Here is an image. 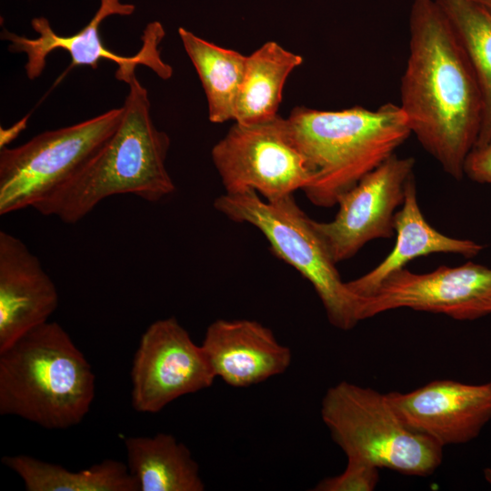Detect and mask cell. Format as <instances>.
<instances>
[{"label":"cell","mask_w":491,"mask_h":491,"mask_svg":"<svg viewBox=\"0 0 491 491\" xmlns=\"http://www.w3.org/2000/svg\"><path fill=\"white\" fill-rule=\"evenodd\" d=\"M399 105L424 149L461 180L477 141L482 96L466 51L435 0L412 2Z\"/></svg>","instance_id":"1"},{"label":"cell","mask_w":491,"mask_h":491,"mask_svg":"<svg viewBox=\"0 0 491 491\" xmlns=\"http://www.w3.org/2000/svg\"><path fill=\"white\" fill-rule=\"evenodd\" d=\"M123 108L117 128L103 147L35 210L75 224L112 195L132 194L155 203L175 191L165 166L170 138L154 125L147 90L136 76L128 84Z\"/></svg>","instance_id":"2"},{"label":"cell","mask_w":491,"mask_h":491,"mask_svg":"<svg viewBox=\"0 0 491 491\" xmlns=\"http://www.w3.org/2000/svg\"><path fill=\"white\" fill-rule=\"evenodd\" d=\"M290 135L308 161L314 177L303 190L315 205L331 207L409 137L400 105L376 110L356 105L329 111L295 107L286 118Z\"/></svg>","instance_id":"3"},{"label":"cell","mask_w":491,"mask_h":491,"mask_svg":"<svg viewBox=\"0 0 491 491\" xmlns=\"http://www.w3.org/2000/svg\"><path fill=\"white\" fill-rule=\"evenodd\" d=\"M95 381L91 365L67 332L47 321L0 352V415L67 429L88 414Z\"/></svg>","instance_id":"4"},{"label":"cell","mask_w":491,"mask_h":491,"mask_svg":"<svg viewBox=\"0 0 491 491\" xmlns=\"http://www.w3.org/2000/svg\"><path fill=\"white\" fill-rule=\"evenodd\" d=\"M214 207L232 221L257 228L273 254L313 286L333 326L346 331L360 322V297L342 280L314 220L294 195L266 201L252 189L225 192L215 198Z\"/></svg>","instance_id":"5"},{"label":"cell","mask_w":491,"mask_h":491,"mask_svg":"<svg viewBox=\"0 0 491 491\" xmlns=\"http://www.w3.org/2000/svg\"><path fill=\"white\" fill-rule=\"evenodd\" d=\"M321 417L347 458L407 476H427L443 460V447L409 428L386 394L347 381L329 387Z\"/></svg>","instance_id":"6"},{"label":"cell","mask_w":491,"mask_h":491,"mask_svg":"<svg viewBox=\"0 0 491 491\" xmlns=\"http://www.w3.org/2000/svg\"><path fill=\"white\" fill-rule=\"evenodd\" d=\"M123 105L77 124L43 132L0 151V215L35 205L70 180L117 128Z\"/></svg>","instance_id":"7"},{"label":"cell","mask_w":491,"mask_h":491,"mask_svg":"<svg viewBox=\"0 0 491 491\" xmlns=\"http://www.w3.org/2000/svg\"><path fill=\"white\" fill-rule=\"evenodd\" d=\"M211 156L226 193L252 189L266 201L304 190L314 177L279 115L250 125L235 122Z\"/></svg>","instance_id":"8"},{"label":"cell","mask_w":491,"mask_h":491,"mask_svg":"<svg viewBox=\"0 0 491 491\" xmlns=\"http://www.w3.org/2000/svg\"><path fill=\"white\" fill-rule=\"evenodd\" d=\"M99 1V7L92 19L74 35L68 36L57 35L49 21L40 16L31 21L32 28L38 35L36 38L19 35L6 29L2 31L1 38L8 42L10 52L26 55L27 62L25 69L30 80L41 75L45 66L46 57L56 49L65 50L70 55V68L87 65L95 69L103 59L115 62L117 65L115 78L127 85L136 76L135 68L139 65L149 67L163 79L171 77L172 67L161 59L158 49L165 35L162 25L155 21L146 25L141 36V48L135 55H117L103 44L100 25L110 15H132L135 7L131 4H124L121 0Z\"/></svg>","instance_id":"9"},{"label":"cell","mask_w":491,"mask_h":491,"mask_svg":"<svg viewBox=\"0 0 491 491\" xmlns=\"http://www.w3.org/2000/svg\"><path fill=\"white\" fill-rule=\"evenodd\" d=\"M398 308L475 320L491 314V268L467 262L424 274L402 268L360 297V321Z\"/></svg>","instance_id":"10"},{"label":"cell","mask_w":491,"mask_h":491,"mask_svg":"<svg viewBox=\"0 0 491 491\" xmlns=\"http://www.w3.org/2000/svg\"><path fill=\"white\" fill-rule=\"evenodd\" d=\"M215 379L201 346L177 319L156 320L141 336L134 356L133 408L158 413L183 396L210 387Z\"/></svg>","instance_id":"11"},{"label":"cell","mask_w":491,"mask_h":491,"mask_svg":"<svg viewBox=\"0 0 491 491\" xmlns=\"http://www.w3.org/2000/svg\"><path fill=\"white\" fill-rule=\"evenodd\" d=\"M415 159L391 155L337 200L330 222L314 226L336 264L356 256L368 242L395 235L394 219L402 205Z\"/></svg>","instance_id":"12"},{"label":"cell","mask_w":491,"mask_h":491,"mask_svg":"<svg viewBox=\"0 0 491 491\" xmlns=\"http://www.w3.org/2000/svg\"><path fill=\"white\" fill-rule=\"evenodd\" d=\"M387 399L403 422L442 447L476 438L491 420V381L468 385L434 380L411 392H389Z\"/></svg>","instance_id":"13"},{"label":"cell","mask_w":491,"mask_h":491,"mask_svg":"<svg viewBox=\"0 0 491 491\" xmlns=\"http://www.w3.org/2000/svg\"><path fill=\"white\" fill-rule=\"evenodd\" d=\"M215 378L233 387H248L285 373L292 353L273 331L250 319H217L200 345Z\"/></svg>","instance_id":"14"},{"label":"cell","mask_w":491,"mask_h":491,"mask_svg":"<svg viewBox=\"0 0 491 491\" xmlns=\"http://www.w3.org/2000/svg\"><path fill=\"white\" fill-rule=\"evenodd\" d=\"M58 292L39 259L17 237L0 232V352L48 321Z\"/></svg>","instance_id":"15"},{"label":"cell","mask_w":491,"mask_h":491,"mask_svg":"<svg viewBox=\"0 0 491 491\" xmlns=\"http://www.w3.org/2000/svg\"><path fill=\"white\" fill-rule=\"evenodd\" d=\"M394 228L396 243L392 251L368 273L346 282L358 297L371 295L387 276L416 257L443 253L470 258L484 248L469 239L447 236L426 220L418 205L414 175L406 183L404 202L395 214Z\"/></svg>","instance_id":"16"},{"label":"cell","mask_w":491,"mask_h":491,"mask_svg":"<svg viewBox=\"0 0 491 491\" xmlns=\"http://www.w3.org/2000/svg\"><path fill=\"white\" fill-rule=\"evenodd\" d=\"M127 466L140 491H203L199 465L174 436H130L125 440Z\"/></svg>","instance_id":"17"},{"label":"cell","mask_w":491,"mask_h":491,"mask_svg":"<svg viewBox=\"0 0 491 491\" xmlns=\"http://www.w3.org/2000/svg\"><path fill=\"white\" fill-rule=\"evenodd\" d=\"M303 58L275 41H268L246 55L235 103L234 120L250 125L277 115L285 83Z\"/></svg>","instance_id":"18"},{"label":"cell","mask_w":491,"mask_h":491,"mask_svg":"<svg viewBox=\"0 0 491 491\" xmlns=\"http://www.w3.org/2000/svg\"><path fill=\"white\" fill-rule=\"evenodd\" d=\"M2 463L20 476L26 491H140L128 466L115 459L80 471L27 455L5 456Z\"/></svg>","instance_id":"19"},{"label":"cell","mask_w":491,"mask_h":491,"mask_svg":"<svg viewBox=\"0 0 491 491\" xmlns=\"http://www.w3.org/2000/svg\"><path fill=\"white\" fill-rule=\"evenodd\" d=\"M178 35L204 88L209 121L234 120L246 55L206 41L185 28Z\"/></svg>","instance_id":"20"},{"label":"cell","mask_w":491,"mask_h":491,"mask_svg":"<svg viewBox=\"0 0 491 491\" xmlns=\"http://www.w3.org/2000/svg\"><path fill=\"white\" fill-rule=\"evenodd\" d=\"M446 15L475 72L482 120L475 147L491 141V13L473 0H435Z\"/></svg>","instance_id":"21"},{"label":"cell","mask_w":491,"mask_h":491,"mask_svg":"<svg viewBox=\"0 0 491 491\" xmlns=\"http://www.w3.org/2000/svg\"><path fill=\"white\" fill-rule=\"evenodd\" d=\"M377 467L357 459L347 458L345 470L320 480L314 491H373L379 482Z\"/></svg>","instance_id":"22"},{"label":"cell","mask_w":491,"mask_h":491,"mask_svg":"<svg viewBox=\"0 0 491 491\" xmlns=\"http://www.w3.org/2000/svg\"><path fill=\"white\" fill-rule=\"evenodd\" d=\"M464 175L481 184H491V141L474 147L466 158Z\"/></svg>","instance_id":"23"},{"label":"cell","mask_w":491,"mask_h":491,"mask_svg":"<svg viewBox=\"0 0 491 491\" xmlns=\"http://www.w3.org/2000/svg\"><path fill=\"white\" fill-rule=\"evenodd\" d=\"M27 119L24 118L20 120L17 124L13 125L8 129H1V148L5 147V145L14 139L19 133L25 128Z\"/></svg>","instance_id":"24"},{"label":"cell","mask_w":491,"mask_h":491,"mask_svg":"<svg viewBox=\"0 0 491 491\" xmlns=\"http://www.w3.org/2000/svg\"><path fill=\"white\" fill-rule=\"evenodd\" d=\"M482 7H484L486 10H487L489 13H491V0H473Z\"/></svg>","instance_id":"25"},{"label":"cell","mask_w":491,"mask_h":491,"mask_svg":"<svg viewBox=\"0 0 491 491\" xmlns=\"http://www.w3.org/2000/svg\"><path fill=\"white\" fill-rule=\"evenodd\" d=\"M484 476L486 482H488L491 485V468L486 467L484 469Z\"/></svg>","instance_id":"26"}]
</instances>
